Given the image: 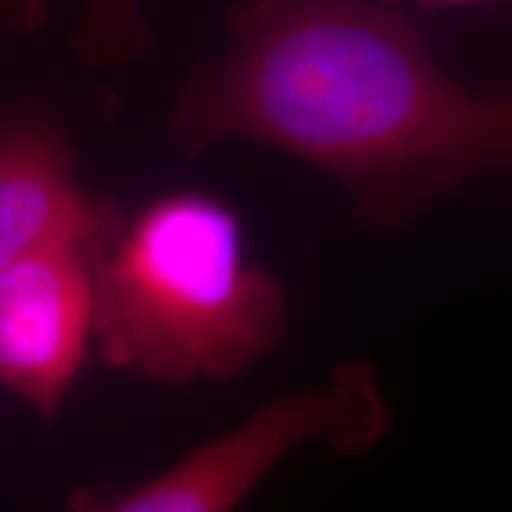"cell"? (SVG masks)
Masks as SVG:
<instances>
[{"label":"cell","mask_w":512,"mask_h":512,"mask_svg":"<svg viewBox=\"0 0 512 512\" xmlns=\"http://www.w3.org/2000/svg\"><path fill=\"white\" fill-rule=\"evenodd\" d=\"M169 133L190 155L245 140L316 166L382 233L512 171V98L460 86L375 0H240L228 46L176 93Z\"/></svg>","instance_id":"6da1fadb"},{"label":"cell","mask_w":512,"mask_h":512,"mask_svg":"<svg viewBox=\"0 0 512 512\" xmlns=\"http://www.w3.org/2000/svg\"><path fill=\"white\" fill-rule=\"evenodd\" d=\"M93 342L105 366L164 384L249 373L290 330L283 280L223 197L181 188L110 221L93 252Z\"/></svg>","instance_id":"7a4b0ae2"},{"label":"cell","mask_w":512,"mask_h":512,"mask_svg":"<svg viewBox=\"0 0 512 512\" xmlns=\"http://www.w3.org/2000/svg\"><path fill=\"white\" fill-rule=\"evenodd\" d=\"M392 427L380 377L363 361L332 370L328 382L266 401L181 460L131 489H79L69 498L88 512L233 510L294 448L323 441L339 453H366Z\"/></svg>","instance_id":"3957f363"},{"label":"cell","mask_w":512,"mask_h":512,"mask_svg":"<svg viewBox=\"0 0 512 512\" xmlns=\"http://www.w3.org/2000/svg\"><path fill=\"white\" fill-rule=\"evenodd\" d=\"M98 238H62L0 271V387L55 415L93 342Z\"/></svg>","instance_id":"277c9868"},{"label":"cell","mask_w":512,"mask_h":512,"mask_svg":"<svg viewBox=\"0 0 512 512\" xmlns=\"http://www.w3.org/2000/svg\"><path fill=\"white\" fill-rule=\"evenodd\" d=\"M110 209L81 190L60 131L36 117L0 124V271L62 238H98Z\"/></svg>","instance_id":"5b68a950"},{"label":"cell","mask_w":512,"mask_h":512,"mask_svg":"<svg viewBox=\"0 0 512 512\" xmlns=\"http://www.w3.org/2000/svg\"><path fill=\"white\" fill-rule=\"evenodd\" d=\"M152 41L145 0H81L72 50L93 69H117L140 60Z\"/></svg>","instance_id":"8992f818"},{"label":"cell","mask_w":512,"mask_h":512,"mask_svg":"<svg viewBox=\"0 0 512 512\" xmlns=\"http://www.w3.org/2000/svg\"><path fill=\"white\" fill-rule=\"evenodd\" d=\"M53 0H0V29L24 34L43 22Z\"/></svg>","instance_id":"52a82bcc"},{"label":"cell","mask_w":512,"mask_h":512,"mask_svg":"<svg viewBox=\"0 0 512 512\" xmlns=\"http://www.w3.org/2000/svg\"><path fill=\"white\" fill-rule=\"evenodd\" d=\"M425 10L441 8H477V5H512V0H406Z\"/></svg>","instance_id":"ba28073f"}]
</instances>
